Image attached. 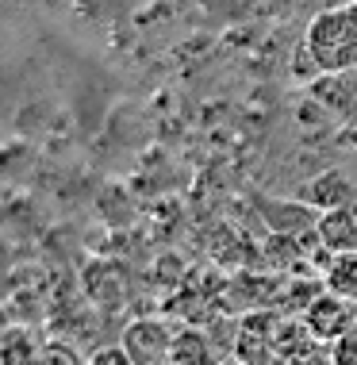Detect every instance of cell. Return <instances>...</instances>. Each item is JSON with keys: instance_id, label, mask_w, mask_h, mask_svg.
Wrapping results in <instances>:
<instances>
[{"instance_id": "3", "label": "cell", "mask_w": 357, "mask_h": 365, "mask_svg": "<svg viewBox=\"0 0 357 365\" xmlns=\"http://www.w3.org/2000/svg\"><path fill=\"white\" fill-rule=\"evenodd\" d=\"M300 319L307 323V331H311L315 339L331 346L334 339H342L350 327H357V308H353V300H346V296L323 289V292L300 312Z\"/></svg>"}, {"instance_id": "6", "label": "cell", "mask_w": 357, "mask_h": 365, "mask_svg": "<svg viewBox=\"0 0 357 365\" xmlns=\"http://www.w3.org/2000/svg\"><path fill=\"white\" fill-rule=\"evenodd\" d=\"M300 200H307L311 208L331 212V208H346V204H357V185L346 170H323L315 177H307L300 185Z\"/></svg>"}, {"instance_id": "16", "label": "cell", "mask_w": 357, "mask_h": 365, "mask_svg": "<svg viewBox=\"0 0 357 365\" xmlns=\"http://www.w3.org/2000/svg\"><path fill=\"white\" fill-rule=\"evenodd\" d=\"M296 4H315V12H323V8H331L326 0H296Z\"/></svg>"}, {"instance_id": "14", "label": "cell", "mask_w": 357, "mask_h": 365, "mask_svg": "<svg viewBox=\"0 0 357 365\" xmlns=\"http://www.w3.org/2000/svg\"><path fill=\"white\" fill-rule=\"evenodd\" d=\"M38 361H69V365H77V361H85V354L54 339V342H43V350H38Z\"/></svg>"}, {"instance_id": "1", "label": "cell", "mask_w": 357, "mask_h": 365, "mask_svg": "<svg viewBox=\"0 0 357 365\" xmlns=\"http://www.w3.org/2000/svg\"><path fill=\"white\" fill-rule=\"evenodd\" d=\"M304 46L311 51V58L319 62L323 73H342L357 70V16L350 4H334L323 8L307 19Z\"/></svg>"}, {"instance_id": "4", "label": "cell", "mask_w": 357, "mask_h": 365, "mask_svg": "<svg viewBox=\"0 0 357 365\" xmlns=\"http://www.w3.org/2000/svg\"><path fill=\"white\" fill-rule=\"evenodd\" d=\"M281 315L276 308H254L238 319V334H234V358L242 361H276L273 358V334Z\"/></svg>"}, {"instance_id": "11", "label": "cell", "mask_w": 357, "mask_h": 365, "mask_svg": "<svg viewBox=\"0 0 357 365\" xmlns=\"http://www.w3.org/2000/svg\"><path fill=\"white\" fill-rule=\"evenodd\" d=\"M323 289L346 296V300H357V250L334 254L331 265L323 269Z\"/></svg>"}, {"instance_id": "8", "label": "cell", "mask_w": 357, "mask_h": 365, "mask_svg": "<svg viewBox=\"0 0 357 365\" xmlns=\"http://www.w3.org/2000/svg\"><path fill=\"white\" fill-rule=\"evenodd\" d=\"M262 208H265L262 220L276 235H307L319 223V208H311L300 196H292V200H262Z\"/></svg>"}, {"instance_id": "18", "label": "cell", "mask_w": 357, "mask_h": 365, "mask_svg": "<svg viewBox=\"0 0 357 365\" xmlns=\"http://www.w3.org/2000/svg\"><path fill=\"white\" fill-rule=\"evenodd\" d=\"M353 308H357V300H353Z\"/></svg>"}, {"instance_id": "10", "label": "cell", "mask_w": 357, "mask_h": 365, "mask_svg": "<svg viewBox=\"0 0 357 365\" xmlns=\"http://www.w3.org/2000/svg\"><path fill=\"white\" fill-rule=\"evenodd\" d=\"M315 235H319V242L326 246V250H334V254L357 250V204H346V208L319 212Z\"/></svg>"}, {"instance_id": "12", "label": "cell", "mask_w": 357, "mask_h": 365, "mask_svg": "<svg viewBox=\"0 0 357 365\" xmlns=\"http://www.w3.org/2000/svg\"><path fill=\"white\" fill-rule=\"evenodd\" d=\"M38 350L24 327H8L0 334V361H38Z\"/></svg>"}, {"instance_id": "13", "label": "cell", "mask_w": 357, "mask_h": 365, "mask_svg": "<svg viewBox=\"0 0 357 365\" xmlns=\"http://www.w3.org/2000/svg\"><path fill=\"white\" fill-rule=\"evenodd\" d=\"M326 354H331V361H338V365H357V327H350L342 339H334L331 346H326Z\"/></svg>"}, {"instance_id": "7", "label": "cell", "mask_w": 357, "mask_h": 365, "mask_svg": "<svg viewBox=\"0 0 357 365\" xmlns=\"http://www.w3.org/2000/svg\"><path fill=\"white\" fill-rule=\"evenodd\" d=\"M307 96L323 108L326 115H346L357 112V77L353 70H342V73H319L311 85H307Z\"/></svg>"}, {"instance_id": "9", "label": "cell", "mask_w": 357, "mask_h": 365, "mask_svg": "<svg viewBox=\"0 0 357 365\" xmlns=\"http://www.w3.org/2000/svg\"><path fill=\"white\" fill-rule=\"evenodd\" d=\"M215 358H219V350H215V342H212L207 323H181V327L173 331L170 365H207Z\"/></svg>"}, {"instance_id": "15", "label": "cell", "mask_w": 357, "mask_h": 365, "mask_svg": "<svg viewBox=\"0 0 357 365\" xmlns=\"http://www.w3.org/2000/svg\"><path fill=\"white\" fill-rule=\"evenodd\" d=\"M88 361H93V365H131V358H127V350H123V342L104 346V350H93V354H88Z\"/></svg>"}, {"instance_id": "2", "label": "cell", "mask_w": 357, "mask_h": 365, "mask_svg": "<svg viewBox=\"0 0 357 365\" xmlns=\"http://www.w3.org/2000/svg\"><path fill=\"white\" fill-rule=\"evenodd\" d=\"M173 323L165 315H135L123 323L119 342H123L131 365H170L173 358Z\"/></svg>"}, {"instance_id": "17", "label": "cell", "mask_w": 357, "mask_h": 365, "mask_svg": "<svg viewBox=\"0 0 357 365\" xmlns=\"http://www.w3.org/2000/svg\"><path fill=\"white\" fill-rule=\"evenodd\" d=\"M350 8H353V16H357V0H350Z\"/></svg>"}, {"instance_id": "5", "label": "cell", "mask_w": 357, "mask_h": 365, "mask_svg": "<svg viewBox=\"0 0 357 365\" xmlns=\"http://www.w3.org/2000/svg\"><path fill=\"white\" fill-rule=\"evenodd\" d=\"M273 358L276 361H319V358H331V354H326V342H319L307 331V323L300 315H281L276 334H273Z\"/></svg>"}]
</instances>
